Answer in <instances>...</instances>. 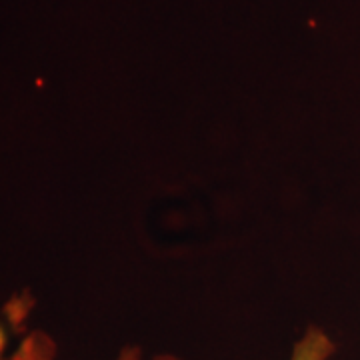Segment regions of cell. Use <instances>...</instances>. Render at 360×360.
Listing matches in <instances>:
<instances>
[{"label":"cell","instance_id":"cell-1","mask_svg":"<svg viewBox=\"0 0 360 360\" xmlns=\"http://www.w3.org/2000/svg\"><path fill=\"white\" fill-rule=\"evenodd\" d=\"M8 360H58V345L46 330L28 328L14 345ZM115 360H144L139 347H127L118 352ZM153 360H182L176 354H156Z\"/></svg>","mask_w":360,"mask_h":360},{"label":"cell","instance_id":"cell-3","mask_svg":"<svg viewBox=\"0 0 360 360\" xmlns=\"http://www.w3.org/2000/svg\"><path fill=\"white\" fill-rule=\"evenodd\" d=\"M336 345L321 326H309L290 350L286 360H330L335 356Z\"/></svg>","mask_w":360,"mask_h":360},{"label":"cell","instance_id":"cell-2","mask_svg":"<svg viewBox=\"0 0 360 360\" xmlns=\"http://www.w3.org/2000/svg\"><path fill=\"white\" fill-rule=\"evenodd\" d=\"M34 300L28 292L13 295L0 309V360L11 359L14 345L28 330Z\"/></svg>","mask_w":360,"mask_h":360}]
</instances>
